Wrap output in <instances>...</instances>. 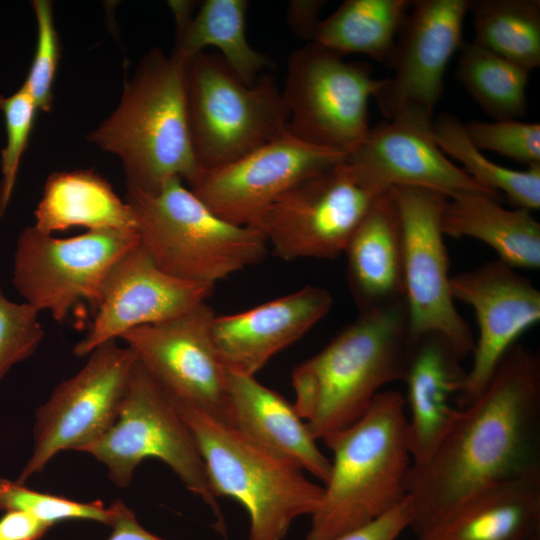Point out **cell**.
<instances>
[{"label":"cell","mask_w":540,"mask_h":540,"mask_svg":"<svg viewBox=\"0 0 540 540\" xmlns=\"http://www.w3.org/2000/svg\"><path fill=\"white\" fill-rule=\"evenodd\" d=\"M540 475V359L516 343L461 408L431 457L412 466L410 528L420 536L474 494Z\"/></svg>","instance_id":"1"},{"label":"cell","mask_w":540,"mask_h":540,"mask_svg":"<svg viewBox=\"0 0 540 540\" xmlns=\"http://www.w3.org/2000/svg\"><path fill=\"white\" fill-rule=\"evenodd\" d=\"M411 337L401 300L360 311L294 368L293 405L317 441L356 422L385 385L403 381Z\"/></svg>","instance_id":"2"},{"label":"cell","mask_w":540,"mask_h":540,"mask_svg":"<svg viewBox=\"0 0 540 540\" xmlns=\"http://www.w3.org/2000/svg\"><path fill=\"white\" fill-rule=\"evenodd\" d=\"M322 441L333 458L306 540H331L367 525L408 496L413 460L401 392L382 390L356 422Z\"/></svg>","instance_id":"3"},{"label":"cell","mask_w":540,"mask_h":540,"mask_svg":"<svg viewBox=\"0 0 540 540\" xmlns=\"http://www.w3.org/2000/svg\"><path fill=\"white\" fill-rule=\"evenodd\" d=\"M185 63L159 48L141 59L115 110L87 141L116 155L126 189L152 193L178 177L189 183L200 171L189 134Z\"/></svg>","instance_id":"4"},{"label":"cell","mask_w":540,"mask_h":540,"mask_svg":"<svg viewBox=\"0 0 540 540\" xmlns=\"http://www.w3.org/2000/svg\"><path fill=\"white\" fill-rule=\"evenodd\" d=\"M170 401L194 437L216 497L233 498L247 511L248 540H284L296 519L316 511L323 486L301 468L252 442L227 422L189 404Z\"/></svg>","instance_id":"5"},{"label":"cell","mask_w":540,"mask_h":540,"mask_svg":"<svg viewBox=\"0 0 540 540\" xmlns=\"http://www.w3.org/2000/svg\"><path fill=\"white\" fill-rule=\"evenodd\" d=\"M139 242L164 272L215 285L260 263L268 244L255 227L229 223L175 177L152 193L126 189Z\"/></svg>","instance_id":"6"},{"label":"cell","mask_w":540,"mask_h":540,"mask_svg":"<svg viewBox=\"0 0 540 540\" xmlns=\"http://www.w3.org/2000/svg\"><path fill=\"white\" fill-rule=\"evenodd\" d=\"M186 112L200 170L230 163L276 139L287 128L281 88L270 73L244 83L218 53L185 63Z\"/></svg>","instance_id":"7"},{"label":"cell","mask_w":540,"mask_h":540,"mask_svg":"<svg viewBox=\"0 0 540 540\" xmlns=\"http://www.w3.org/2000/svg\"><path fill=\"white\" fill-rule=\"evenodd\" d=\"M81 452L101 462L118 488L129 486L144 459H160L211 509L217 528L224 533L222 510L194 437L168 396L138 361L116 421Z\"/></svg>","instance_id":"8"},{"label":"cell","mask_w":540,"mask_h":540,"mask_svg":"<svg viewBox=\"0 0 540 540\" xmlns=\"http://www.w3.org/2000/svg\"><path fill=\"white\" fill-rule=\"evenodd\" d=\"M382 83L366 62L345 61L313 42L296 49L281 88L288 131L348 157L370 130L369 101Z\"/></svg>","instance_id":"9"},{"label":"cell","mask_w":540,"mask_h":540,"mask_svg":"<svg viewBox=\"0 0 540 540\" xmlns=\"http://www.w3.org/2000/svg\"><path fill=\"white\" fill-rule=\"evenodd\" d=\"M387 190L346 159L290 188L252 227L283 260L334 259Z\"/></svg>","instance_id":"10"},{"label":"cell","mask_w":540,"mask_h":540,"mask_svg":"<svg viewBox=\"0 0 540 540\" xmlns=\"http://www.w3.org/2000/svg\"><path fill=\"white\" fill-rule=\"evenodd\" d=\"M390 191L401 227L404 300L410 334H440L464 360L472 354L475 338L451 293L449 258L441 224L448 197L415 186H395Z\"/></svg>","instance_id":"11"},{"label":"cell","mask_w":540,"mask_h":540,"mask_svg":"<svg viewBox=\"0 0 540 540\" xmlns=\"http://www.w3.org/2000/svg\"><path fill=\"white\" fill-rule=\"evenodd\" d=\"M138 243L134 232L90 230L56 238L30 225L16 241L12 282L24 302L63 322L83 301L95 307L110 269Z\"/></svg>","instance_id":"12"},{"label":"cell","mask_w":540,"mask_h":540,"mask_svg":"<svg viewBox=\"0 0 540 540\" xmlns=\"http://www.w3.org/2000/svg\"><path fill=\"white\" fill-rule=\"evenodd\" d=\"M87 357L84 366L59 383L36 410L33 449L19 483L42 472L59 452L82 451L116 421L137 359L117 340L100 345Z\"/></svg>","instance_id":"13"},{"label":"cell","mask_w":540,"mask_h":540,"mask_svg":"<svg viewBox=\"0 0 540 540\" xmlns=\"http://www.w3.org/2000/svg\"><path fill=\"white\" fill-rule=\"evenodd\" d=\"M469 0H413L374 96L386 119L433 123L447 66L460 49Z\"/></svg>","instance_id":"14"},{"label":"cell","mask_w":540,"mask_h":540,"mask_svg":"<svg viewBox=\"0 0 540 540\" xmlns=\"http://www.w3.org/2000/svg\"><path fill=\"white\" fill-rule=\"evenodd\" d=\"M214 316L205 302L175 319L132 329L119 340L171 400L227 422V367L213 339Z\"/></svg>","instance_id":"15"},{"label":"cell","mask_w":540,"mask_h":540,"mask_svg":"<svg viewBox=\"0 0 540 540\" xmlns=\"http://www.w3.org/2000/svg\"><path fill=\"white\" fill-rule=\"evenodd\" d=\"M346 159L287 131L230 163L200 170L188 185L223 220L252 227L290 188Z\"/></svg>","instance_id":"16"},{"label":"cell","mask_w":540,"mask_h":540,"mask_svg":"<svg viewBox=\"0 0 540 540\" xmlns=\"http://www.w3.org/2000/svg\"><path fill=\"white\" fill-rule=\"evenodd\" d=\"M213 289L214 285L164 272L139 242L110 269L94 307L93 321L73 352L86 357L132 329L182 316L205 303Z\"/></svg>","instance_id":"17"},{"label":"cell","mask_w":540,"mask_h":540,"mask_svg":"<svg viewBox=\"0 0 540 540\" xmlns=\"http://www.w3.org/2000/svg\"><path fill=\"white\" fill-rule=\"evenodd\" d=\"M454 300L475 313L478 336L458 404L474 400L519 337L540 320V291L517 269L496 259L451 275Z\"/></svg>","instance_id":"18"},{"label":"cell","mask_w":540,"mask_h":540,"mask_svg":"<svg viewBox=\"0 0 540 540\" xmlns=\"http://www.w3.org/2000/svg\"><path fill=\"white\" fill-rule=\"evenodd\" d=\"M432 124L405 118L386 119L370 128L347 160L386 189L415 186L438 191L448 198L478 193L500 201L501 194L478 184L444 155L434 141Z\"/></svg>","instance_id":"19"},{"label":"cell","mask_w":540,"mask_h":540,"mask_svg":"<svg viewBox=\"0 0 540 540\" xmlns=\"http://www.w3.org/2000/svg\"><path fill=\"white\" fill-rule=\"evenodd\" d=\"M332 304L328 290L306 286L239 313L215 314L212 335L218 353L228 369L255 375L304 336Z\"/></svg>","instance_id":"20"},{"label":"cell","mask_w":540,"mask_h":540,"mask_svg":"<svg viewBox=\"0 0 540 540\" xmlns=\"http://www.w3.org/2000/svg\"><path fill=\"white\" fill-rule=\"evenodd\" d=\"M449 341L437 333L411 337L403 383L413 466L425 463L461 408L467 370Z\"/></svg>","instance_id":"21"},{"label":"cell","mask_w":540,"mask_h":540,"mask_svg":"<svg viewBox=\"0 0 540 540\" xmlns=\"http://www.w3.org/2000/svg\"><path fill=\"white\" fill-rule=\"evenodd\" d=\"M227 386L228 424L323 484L327 481L331 462L293 404L259 382L255 375L228 368Z\"/></svg>","instance_id":"22"},{"label":"cell","mask_w":540,"mask_h":540,"mask_svg":"<svg viewBox=\"0 0 540 540\" xmlns=\"http://www.w3.org/2000/svg\"><path fill=\"white\" fill-rule=\"evenodd\" d=\"M343 254L359 312L404 300L401 227L390 188L363 218Z\"/></svg>","instance_id":"23"},{"label":"cell","mask_w":540,"mask_h":540,"mask_svg":"<svg viewBox=\"0 0 540 540\" xmlns=\"http://www.w3.org/2000/svg\"><path fill=\"white\" fill-rule=\"evenodd\" d=\"M423 540H539L540 475L505 481L466 500Z\"/></svg>","instance_id":"24"},{"label":"cell","mask_w":540,"mask_h":540,"mask_svg":"<svg viewBox=\"0 0 540 540\" xmlns=\"http://www.w3.org/2000/svg\"><path fill=\"white\" fill-rule=\"evenodd\" d=\"M246 0H205L198 9L179 2L171 10L176 22V39L170 53L186 63L192 56L215 47L232 71L252 85L272 67V61L255 50L246 36Z\"/></svg>","instance_id":"25"},{"label":"cell","mask_w":540,"mask_h":540,"mask_svg":"<svg viewBox=\"0 0 540 540\" xmlns=\"http://www.w3.org/2000/svg\"><path fill=\"white\" fill-rule=\"evenodd\" d=\"M34 216L33 225L51 235L72 227L136 233L128 203L106 179L91 169L50 174Z\"/></svg>","instance_id":"26"},{"label":"cell","mask_w":540,"mask_h":540,"mask_svg":"<svg viewBox=\"0 0 540 540\" xmlns=\"http://www.w3.org/2000/svg\"><path fill=\"white\" fill-rule=\"evenodd\" d=\"M441 224L445 236L479 240L517 270L540 268V224L527 209H506L487 195L461 193L448 198Z\"/></svg>","instance_id":"27"},{"label":"cell","mask_w":540,"mask_h":540,"mask_svg":"<svg viewBox=\"0 0 540 540\" xmlns=\"http://www.w3.org/2000/svg\"><path fill=\"white\" fill-rule=\"evenodd\" d=\"M411 0H346L320 20L313 43L338 54L387 61Z\"/></svg>","instance_id":"28"},{"label":"cell","mask_w":540,"mask_h":540,"mask_svg":"<svg viewBox=\"0 0 540 540\" xmlns=\"http://www.w3.org/2000/svg\"><path fill=\"white\" fill-rule=\"evenodd\" d=\"M459 50L455 76L474 101L494 120L523 117L530 71L474 41Z\"/></svg>","instance_id":"29"},{"label":"cell","mask_w":540,"mask_h":540,"mask_svg":"<svg viewBox=\"0 0 540 540\" xmlns=\"http://www.w3.org/2000/svg\"><path fill=\"white\" fill-rule=\"evenodd\" d=\"M474 42L528 71L540 66L539 0H469Z\"/></svg>","instance_id":"30"},{"label":"cell","mask_w":540,"mask_h":540,"mask_svg":"<svg viewBox=\"0 0 540 540\" xmlns=\"http://www.w3.org/2000/svg\"><path fill=\"white\" fill-rule=\"evenodd\" d=\"M432 135L440 150L462 163L463 170L478 184L499 194L504 192L518 208H540V166L519 171L491 161L469 140L463 124L450 113H442L433 121Z\"/></svg>","instance_id":"31"},{"label":"cell","mask_w":540,"mask_h":540,"mask_svg":"<svg viewBox=\"0 0 540 540\" xmlns=\"http://www.w3.org/2000/svg\"><path fill=\"white\" fill-rule=\"evenodd\" d=\"M0 511H20L53 526L66 520H89L111 524L113 512L102 501L79 502L27 488L17 480L0 478Z\"/></svg>","instance_id":"32"},{"label":"cell","mask_w":540,"mask_h":540,"mask_svg":"<svg viewBox=\"0 0 540 540\" xmlns=\"http://www.w3.org/2000/svg\"><path fill=\"white\" fill-rule=\"evenodd\" d=\"M0 111L6 128V144L0 157V217H3L13 195L21 159L27 149L38 108L22 84L11 95L0 94Z\"/></svg>","instance_id":"33"},{"label":"cell","mask_w":540,"mask_h":540,"mask_svg":"<svg viewBox=\"0 0 540 540\" xmlns=\"http://www.w3.org/2000/svg\"><path fill=\"white\" fill-rule=\"evenodd\" d=\"M37 38L29 72L23 85L32 96L38 110L49 112L53 105V85L60 61V40L56 30L53 3L33 0Z\"/></svg>","instance_id":"34"},{"label":"cell","mask_w":540,"mask_h":540,"mask_svg":"<svg viewBox=\"0 0 540 540\" xmlns=\"http://www.w3.org/2000/svg\"><path fill=\"white\" fill-rule=\"evenodd\" d=\"M479 150H490L519 163L540 166V124L518 119L470 121L463 124Z\"/></svg>","instance_id":"35"},{"label":"cell","mask_w":540,"mask_h":540,"mask_svg":"<svg viewBox=\"0 0 540 540\" xmlns=\"http://www.w3.org/2000/svg\"><path fill=\"white\" fill-rule=\"evenodd\" d=\"M39 314L24 301L8 299L0 287V380L38 349L45 335Z\"/></svg>","instance_id":"36"},{"label":"cell","mask_w":540,"mask_h":540,"mask_svg":"<svg viewBox=\"0 0 540 540\" xmlns=\"http://www.w3.org/2000/svg\"><path fill=\"white\" fill-rule=\"evenodd\" d=\"M412 520V507L407 496L392 510L360 528L349 531L331 540H396Z\"/></svg>","instance_id":"37"},{"label":"cell","mask_w":540,"mask_h":540,"mask_svg":"<svg viewBox=\"0 0 540 540\" xmlns=\"http://www.w3.org/2000/svg\"><path fill=\"white\" fill-rule=\"evenodd\" d=\"M325 4L324 0L290 1L286 21L292 32L297 37L312 42L320 22V12Z\"/></svg>","instance_id":"38"},{"label":"cell","mask_w":540,"mask_h":540,"mask_svg":"<svg viewBox=\"0 0 540 540\" xmlns=\"http://www.w3.org/2000/svg\"><path fill=\"white\" fill-rule=\"evenodd\" d=\"M49 528L27 513L8 511L0 518V540H40Z\"/></svg>","instance_id":"39"},{"label":"cell","mask_w":540,"mask_h":540,"mask_svg":"<svg viewBox=\"0 0 540 540\" xmlns=\"http://www.w3.org/2000/svg\"><path fill=\"white\" fill-rule=\"evenodd\" d=\"M110 508L113 512L112 532L107 540H164L147 531L123 501H114Z\"/></svg>","instance_id":"40"},{"label":"cell","mask_w":540,"mask_h":540,"mask_svg":"<svg viewBox=\"0 0 540 540\" xmlns=\"http://www.w3.org/2000/svg\"><path fill=\"white\" fill-rule=\"evenodd\" d=\"M417 540H423V539H421V538H418Z\"/></svg>","instance_id":"41"}]
</instances>
